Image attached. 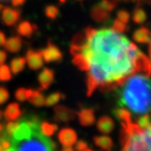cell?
I'll use <instances>...</instances> for the list:
<instances>
[{"label":"cell","instance_id":"cell-1","mask_svg":"<svg viewBox=\"0 0 151 151\" xmlns=\"http://www.w3.org/2000/svg\"><path fill=\"white\" fill-rule=\"evenodd\" d=\"M85 33L87 41L78 54L88 64V96L98 88L104 93L115 90L128 77L137 73L136 62L141 51L125 36L112 28L96 30L89 27Z\"/></svg>","mask_w":151,"mask_h":151},{"label":"cell","instance_id":"cell-2","mask_svg":"<svg viewBox=\"0 0 151 151\" xmlns=\"http://www.w3.org/2000/svg\"><path fill=\"white\" fill-rule=\"evenodd\" d=\"M117 90V103L132 113L148 114L150 110V80L144 73H135L128 77Z\"/></svg>","mask_w":151,"mask_h":151},{"label":"cell","instance_id":"cell-3","mask_svg":"<svg viewBox=\"0 0 151 151\" xmlns=\"http://www.w3.org/2000/svg\"><path fill=\"white\" fill-rule=\"evenodd\" d=\"M41 119L30 116L19 122L11 136L12 151H54L56 144L40 131Z\"/></svg>","mask_w":151,"mask_h":151},{"label":"cell","instance_id":"cell-4","mask_svg":"<svg viewBox=\"0 0 151 151\" xmlns=\"http://www.w3.org/2000/svg\"><path fill=\"white\" fill-rule=\"evenodd\" d=\"M127 131V138L122 145V151H150L151 134L150 128L142 129L137 124L130 123L128 126L122 125Z\"/></svg>","mask_w":151,"mask_h":151},{"label":"cell","instance_id":"cell-5","mask_svg":"<svg viewBox=\"0 0 151 151\" xmlns=\"http://www.w3.org/2000/svg\"><path fill=\"white\" fill-rule=\"evenodd\" d=\"M40 53L42 55V58H44L47 63L60 62L63 58V55L59 48L57 46L53 45L49 41L47 43V47L45 49L40 50Z\"/></svg>","mask_w":151,"mask_h":151},{"label":"cell","instance_id":"cell-6","mask_svg":"<svg viewBox=\"0 0 151 151\" xmlns=\"http://www.w3.org/2000/svg\"><path fill=\"white\" fill-rule=\"evenodd\" d=\"M1 12H2V15H1L2 22L7 27L14 26L19 20L20 16H21L20 10L9 7V6L3 7Z\"/></svg>","mask_w":151,"mask_h":151},{"label":"cell","instance_id":"cell-7","mask_svg":"<svg viewBox=\"0 0 151 151\" xmlns=\"http://www.w3.org/2000/svg\"><path fill=\"white\" fill-rule=\"evenodd\" d=\"M54 112V119L58 122H68L76 117V112L65 106H56Z\"/></svg>","mask_w":151,"mask_h":151},{"label":"cell","instance_id":"cell-8","mask_svg":"<svg viewBox=\"0 0 151 151\" xmlns=\"http://www.w3.org/2000/svg\"><path fill=\"white\" fill-rule=\"evenodd\" d=\"M58 140L63 147H72L77 142V133L72 128L65 127L58 133Z\"/></svg>","mask_w":151,"mask_h":151},{"label":"cell","instance_id":"cell-9","mask_svg":"<svg viewBox=\"0 0 151 151\" xmlns=\"http://www.w3.org/2000/svg\"><path fill=\"white\" fill-rule=\"evenodd\" d=\"M27 60L28 68L32 70H37L41 68L44 64L40 51H35L33 49H29L27 52Z\"/></svg>","mask_w":151,"mask_h":151},{"label":"cell","instance_id":"cell-10","mask_svg":"<svg viewBox=\"0 0 151 151\" xmlns=\"http://www.w3.org/2000/svg\"><path fill=\"white\" fill-rule=\"evenodd\" d=\"M54 78H55V75H54L53 70L49 68L43 69L38 75V82L40 85L39 91L47 89L54 82Z\"/></svg>","mask_w":151,"mask_h":151},{"label":"cell","instance_id":"cell-11","mask_svg":"<svg viewBox=\"0 0 151 151\" xmlns=\"http://www.w3.org/2000/svg\"><path fill=\"white\" fill-rule=\"evenodd\" d=\"M91 17L96 22L105 23L110 19V12L101 7L99 4H96L91 9Z\"/></svg>","mask_w":151,"mask_h":151},{"label":"cell","instance_id":"cell-12","mask_svg":"<svg viewBox=\"0 0 151 151\" xmlns=\"http://www.w3.org/2000/svg\"><path fill=\"white\" fill-rule=\"evenodd\" d=\"M78 119L82 126L88 127L95 123V114L92 109H83L78 112Z\"/></svg>","mask_w":151,"mask_h":151},{"label":"cell","instance_id":"cell-13","mask_svg":"<svg viewBox=\"0 0 151 151\" xmlns=\"http://www.w3.org/2000/svg\"><path fill=\"white\" fill-rule=\"evenodd\" d=\"M114 127V120L107 116H103L102 117H100L99 120L98 121V124H96L98 130L103 134H109L113 130Z\"/></svg>","mask_w":151,"mask_h":151},{"label":"cell","instance_id":"cell-14","mask_svg":"<svg viewBox=\"0 0 151 151\" xmlns=\"http://www.w3.org/2000/svg\"><path fill=\"white\" fill-rule=\"evenodd\" d=\"M37 27L35 25H32L29 21H23L21 22L17 28V34L25 37H30L32 35H33L34 31L37 30Z\"/></svg>","mask_w":151,"mask_h":151},{"label":"cell","instance_id":"cell-15","mask_svg":"<svg viewBox=\"0 0 151 151\" xmlns=\"http://www.w3.org/2000/svg\"><path fill=\"white\" fill-rule=\"evenodd\" d=\"M7 121H14L20 116L21 110L19 109V105L17 103L9 104L3 114Z\"/></svg>","mask_w":151,"mask_h":151},{"label":"cell","instance_id":"cell-16","mask_svg":"<svg viewBox=\"0 0 151 151\" xmlns=\"http://www.w3.org/2000/svg\"><path fill=\"white\" fill-rule=\"evenodd\" d=\"M113 115L121 122V125L128 126L130 123H132L130 112H128L127 109H123V107L115 109L113 110Z\"/></svg>","mask_w":151,"mask_h":151},{"label":"cell","instance_id":"cell-17","mask_svg":"<svg viewBox=\"0 0 151 151\" xmlns=\"http://www.w3.org/2000/svg\"><path fill=\"white\" fill-rule=\"evenodd\" d=\"M94 142L96 147L102 148L105 151H111L113 148L112 139L107 136H98L94 137Z\"/></svg>","mask_w":151,"mask_h":151},{"label":"cell","instance_id":"cell-18","mask_svg":"<svg viewBox=\"0 0 151 151\" xmlns=\"http://www.w3.org/2000/svg\"><path fill=\"white\" fill-rule=\"evenodd\" d=\"M133 38L136 42L141 44H149L150 42V31L147 27H141L134 32Z\"/></svg>","mask_w":151,"mask_h":151},{"label":"cell","instance_id":"cell-19","mask_svg":"<svg viewBox=\"0 0 151 151\" xmlns=\"http://www.w3.org/2000/svg\"><path fill=\"white\" fill-rule=\"evenodd\" d=\"M4 46L8 52L17 53L21 49V47H22V39L19 37H12L6 40Z\"/></svg>","mask_w":151,"mask_h":151},{"label":"cell","instance_id":"cell-20","mask_svg":"<svg viewBox=\"0 0 151 151\" xmlns=\"http://www.w3.org/2000/svg\"><path fill=\"white\" fill-rule=\"evenodd\" d=\"M26 66V59L24 58H16L10 62V71H12L13 74L17 75L19 72L22 71Z\"/></svg>","mask_w":151,"mask_h":151},{"label":"cell","instance_id":"cell-21","mask_svg":"<svg viewBox=\"0 0 151 151\" xmlns=\"http://www.w3.org/2000/svg\"><path fill=\"white\" fill-rule=\"evenodd\" d=\"M27 100L37 106H42L45 105V96L39 90L32 91L30 96L27 99Z\"/></svg>","mask_w":151,"mask_h":151},{"label":"cell","instance_id":"cell-22","mask_svg":"<svg viewBox=\"0 0 151 151\" xmlns=\"http://www.w3.org/2000/svg\"><path fill=\"white\" fill-rule=\"evenodd\" d=\"M57 130H58V125H56V124H50V123H47L45 121L40 124V131L46 137L53 136L54 133H55Z\"/></svg>","mask_w":151,"mask_h":151},{"label":"cell","instance_id":"cell-23","mask_svg":"<svg viewBox=\"0 0 151 151\" xmlns=\"http://www.w3.org/2000/svg\"><path fill=\"white\" fill-rule=\"evenodd\" d=\"M132 19L137 24H143L147 20V14L145 12V10L142 9L141 7H137L134 10Z\"/></svg>","mask_w":151,"mask_h":151},{"label":"cell","instance_id":"cell-24","mask_svg":"<svg viewBox=\"0 0 151 151\" xmlns=\"http://www.w3.org/2000/svg\"><path fill=\"white\" fill-rule=\"evenodd\" d=\"M65 98V95L61 94L60 92H56V93H53L50 96H48L47 99H45V105L47 106H51L56 105L60 99Z\"/></svg>","mask_w":151,"mask_h":151},{"label":"cell","instance_id":"cell-25","mask_svg":"<svg viewBox=\"0 0 151 151\" xmlns=\"http://www.w3.org/2000/svg\"><path fill=\"white\" fill-rule=\"evenodd\" d=\"M12 78L11 71L6 65H0V81L6 82Z\"/></svg>","mask_w":151,"mask_h":151},{"label":"cell","instance_id":"cell-26","mask_svg":"<svg viewBox=\"0 0 151 151\" xmlns=\"http://www.w3.org/2000/svg\"><path fill=\"white\" fill-rule=\"evenodd\" d=\"M32 91L33 90H31V89H26V88H18L17 91H16V93H15V96H16V99L18 100V101H25V100H27L29 96H30V95H31V93H32Z\"/></svg>","mask_w":151,"mask_h":151},{"label":"cell","instance_id":"cell-27","mask_svg":"<svg viewBox=\"0 0 151 151\" xmlns=\"http://www.w3.org/2000/svg\"><path fill=\"white\" fill-rule=\"evenodd\" d=\"M137 121V125L142 129H146L150 127V119H149V115L148 114H145L142 116L138 117Z\"/></svg>","mask_w":151,"mask_h":151},{"label":"cell","instance_id":"cell-28","mask_svg":"<svg viewBox=\"0 0 151 151\" xmlns=\"http://www.w3.org/2000/svg\"><path fill=\"white\" fill-rule=\"evenodd\" d=\"M45 14H46L47 17L50 18V19H56L59 14V10L57 6L50 5L45 8Z\"/></svg>","mask_w":151,"mask_h":151},{"label":"cell","instance_id":"cell-29","mask_svg":"<svg viewBox=\"0 0 151 151\" xmlns=\"http://www.w3.org/2000/svg\"><path fill=\"white\" fill-rule=\"evenodd\" d=\"M112 29L114 31L117 32V33H124V32H126L128 29V27H127V24L121 22L120 20H118L117 18H116L114 20V22H113Z\"/></svg>","mask_w":151,"mask_h":151},{"label":"cell","instance_id":"cell-30","mask_svg":"<svg viewBox=\"0 0 151 151\" xmlns=\"http://www.w3.org/2000/svg\"><path fill=\"white\" fill-rule=\"evenodd\" d=\"M101 7H103L105 10L109 12H111L116 8V2L115 0H102L100 3H99Z\"/></svg>","mask_w":151,"mask_h":151},{"label":"cell","instance_id":"cell-31","mask_svg":"<svg viewBox=\"0 0 151 151\" xmlns=\"http://www.w3.org/2000/svg\"><path fill=\"white\" fill-rule=\"evenodd\" d=\"M118 20H120L121 22L125 23V24H127L129 22V18H130V15L127 11L126 10H120V11L117 12V17H116Z\"/></svg>","mask_w":151,"mask_h":151},{"label":"cell","instance_id":"cell-32","mask_svg":"<svg viewBox=\"0 0 151 151\" xmlns=\"http://www.w3.org/2000/svg\"><path fill=\"white\" fill-rule=\"evenodd\" d=\"M18 125H19V122H13V121L8 122V123L6 124V130H5V131H6L9 136H12L13 133L15 132V130L17 128Z\"/></svg>","mask_w":151,"mask_h":151},{"label":"cell","instance_id":"cell-33","mask_svg":"<svg viewBox=\"0 0 151 151\" xmlns=\"http://www.w3.org/2000/svg\"><path fill=\"white\" fill-rule=\"evenodd\" d=\"M9 99V93L8 90L4 88V87H0V105L6 103Z\"/></svg>","mask_w":151,"mask_h":151},{"label":"cell","instance_id":"cell-34","mask_svg":"<svg viewBox=\"0 0 151 151\" xmlns=\"http://www.w3.org/2000/svg\"><path fill=\"white\" fill-rule=\"evenodd\" d=\"M88 148V143L84 141V140H78L76 142V150L77 151H84Z\"/></svg>","mask_w":151,"mask_h":151},{"label":"cell","instance_id":"cell-35","mask_svg":"<svg viewBox=\"0 0 151 151\" xmlns=\"http://www.w3.org/2000/svg\"><path fill=\"white\" fill-rule=\"evenodd\" d=\"M7 58L6 53L3 50H0V65H3V63L6 62Z\"/></svg>","mask_w":151,"mask_h":151},{"label":"cell","instance_id":"cell-36","mask_svg":"<svg viewBox=\"0 0 151 151\" xmlns=\"http://www.w3.org/2000/svg\"><path fill=\"white\" fill-rule=\"evenodd\" d=\"M11 2L14 6H19L24 4L26 2V0H11Z\"/></svg>","mask_w":151,"mask_h":151},{"label":"cell","instance_id":"cell-37","mask_svg":"<svg viewBox=\"0 0 151 151\" xmlns=\"http://www.w3.org/2000/svg\"><path fill=\"white\" fill-rule=\"evenodd\" d=\"M6 43V37H5V34L3 33L2 31H0V47H2L5 45Z\"/></svg>","mask_w":151,"mask_h":151},{"label":"cell","instance_id":"cell-38","mask_svg":"<svg viewBox=\"0 0 151 151\" xmlns=\"http://www.w3.org/2000/svg\"><path fill=\"white\" fill-rule=\"evenodd\" d=\"M62 151H75L71 147H64Z\"/></svg>","mask_w":151,"mask_h":151},{"label":"cell","instance_id":"cell-39","mask_svg":"<svg viewBox=\"0 0 151 151\" xmlns=\"http://www.w3.org/2000/svg\"><path fill=\"white\" fill-rule=\"evenodd\" d=\"M3 7H4V6H2L1 4H0V12H1V11H2V9H3Z\"/></svg>","mask_w":151,"mask_h":151},{"label":"cell","instance_id":"cell-40","mask_svg":"<svg viewBox=\"0 0 151 151\" xmlns=\"http://www.w3.org/2000/svg\"><path fill=\"white\" fill-rule=\"evenodd\" d=\"M2 116H3V113H2V111H0V119L2 118Z\"/></svg>","mask_w":151,"mask_h":151},{"label":"cell","instance_id":"cell-41","mask_svg":"<svg viewBox=\"0 0 151 151\" xmlns=\"http://www.w3.org/2000/svg\"><path fill=\"white\" fill-rule=\"evenodd\" d=\"M59 1H60L61 3H65V2H66V0H59Z\"/></svg>","mask_w":151,"mask_h":151},{"label":"cell","instance_id":"cell-42","mask_svg":"<svg viewBox=\"0 0 151 151\" xmlns=\"http://www.w3.org/2000/svg\"><path fill=\"white\" fill-rule=\"evenodd\" d=\"M84 151H93V150H91V149H88V148H87V149H85Z\"/></svg>","mask_w":151,"mask_h":151},{"label":"cell","instance_id":"cell-43","mask_svg":"<svg viewBox=\"0 0 151 151\" xmlns=\"http://www.w3.org/2000/svg\"><path fill=\"white\" fill-rule=\"evenodd\" d=\"M2 127H2V125L0 124V131H2Z\"/></svg>","mask_w":151,"mask_h":151},{"label":"cell","instance_id":"cell-44","mask_svg":"<svg viewBox=\"0 0 151 151\" xmlns=\"http://www.w3.org/2000/svg\"><path fill=\"white\" fill-rule=\"evenodd\" d=\"M0 1H8V0H0Z\"/></svg>","mask_w":151,"mask_h":151}]
</instances>
